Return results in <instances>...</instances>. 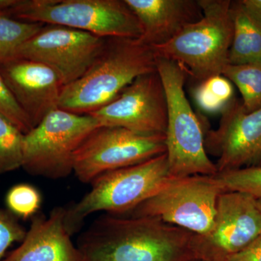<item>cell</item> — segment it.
Wrapping results in <instances>:
<instances>
[{
    "label": "cell",
    "mask_w": 261,
    "mask_h": 261,
    "mask_svg": "<svg viewBox=\"0 0 261 261\" xmlns=\"http://www.w3.org/2000/svg\"><path fill=\"white\" fill-rule=\"evenodd\" d=\"M233 37L228 63L231 65L261 63V22L242 1H231Z\"/></svg>",
    "instance_id": "cell-17"
},
{
    "label": "cell",
    "mask_w": 261,
    "mask_h": 261,
    "mask_svg": "<svg viewBox=\"0 0 261 261\" xmlns=\"http://www.w3.org/2000/svg\"><path fill=\"white\" fill-rule=\"evenodd\" d=\"M202 17L169 42L152 47L155 57L176 62L196 84L222 75L233 37L230 0H199Z\"/></svg>",
    "instance_id": "cell-3"
},
{
    "label": "cell",
    "mask_w": 261,
    "mask_h": 261,
    "mask_svg": "<svg viewBox=\"0 0 261 261\" xmlns=\"http://www.w3.org/2000/svg\"><path fill=\"white\" fill-rule=\"evenodd\" d=\"M242 3L261 22V0H242Z\"/></svg>",
    "instance_id": "cell-27"
},
{
    "label": "cell",
    "mask_w": 261,
    "mask_h": 261,
    "mask_svg": "<svg viewBox=\"0 0 261 261\" xmlns=\"http://www.w3.org/2000/svg\"><path fill=\"white\" fill-rule=\"evenodd\" d=\"M27 231L9 211L0 210V261L13 243L22 242Z\"/></svg>",
    "instance_id": "cell-25"
},
{
    "label": "cell",
    "mask_w": 261,
    "mask_h": 261,
    "mask_svg": "<svg viewBox=\"0 0 261 261\" xmlns=\"http://www.w3.org/2000/svg\"><path fill=\"white\" fill-rule=\"evenodd\" d=\"M155 70V55L150 46L139 39L106 38L88 70L63 87L58 108L91 114L112 102L137 77Z\"/></svg>",
    "instance_id": "cell-2"
},
{
    "label": "cell",
    "mask_w": 261,
    "mask_h": 261,
    "mask_svg": "<svg viewBox=\"0 0 261 261\" xmlns=\"http://www.w3.org/2000/svg\"><path fill=\"white\" fill-rule=\"evenodd\" d=\"M24 134L0 113V174L22 168Z\"/></svg>",
    "instance_id": "cell-21"
},
{
    "label": "cell",
    "mask_w": 261,
    "mask_h": 261,
    "mask_svg": "<svg viewBox=\"0 0 261 261\" xmlns=\"http://www.w3.org/2000/svg\"><path fill=\"white\" fill-rule=\"evenodd\" d=\"M106 39L69 27L44 24L20 45L13 59L30 60L47 65L64 87L88 70L102 50Z\"/></svg>",
    "instance_id": "cell-10"
},
{
    "label": "cell",
    "mask_w": 261,
    "mask_h": 261,
    "mask_svg": "<svg viewBox=\"0 0 261 261\" xmlns=\"http://www.w3.org/2000/svg\"><path fill=\"white\" fill-rule=\"evenodd\" d=\"M42 202L40 192L29 184H18L11 187L5 197L10 214L23 219L34 217L40 209Z\"/></svg>",
    "instance_id": "cell-23"
},
{
    "label": "cell",
    "mask_w": 261,
    "mask_h": 261,
    "mask_svg": "<svg viewBox=\"0 0 261 261\" xmlns=\"http://www.w3.org/2000/svg\"><path fill=\"white\" fill-rule=\"evenodd\" d=\"M195 233L145 216L106 214L77 243L81 261H192Z\"/></svg>",
    "instance_id": "cell-1"
},
{
    "label": "cell",
    "mask_w": 261,
    "mask_h": 261,
    "mask_svg": "<svg viewBox=\"0 0 261 261\" xmlns=\"http://www.w3.org/2000/svg\"><path fill=\"white\" fill-rule=\"evenodd\" d=\"M224 192L216 175L171 178L129 214L161 220L197 235L212 228L218 199Z\"/></svg>",
    "instance_id": "cell-8"
},
{
    "label": "cell",
    "mask_w": 261,
    "mask_h": 261,
    "mask_svg": "<svg viewBox=\"0 0 261 261\" xmlns=\"http://www.w3.org/2000/svg\"><path fill=\"white\" fill-rule=\"evenodd\" d=\"M222 75L238 87L247 112L261 108V63L228 64Z\"/></svg>",
    "instance_id": "cell-18"
},
{
    "label": "cell",
    "mask_w": 261,
    "mask_h": 261,
    "mask_svg": "<svg viewBox=\"0 0 261 261\" xmlns=\"http://www.w3.org/2000/svg\"><path fill=\"white\" fill-rule=\"evenodd\" d=\"M44 24L22 21L0 13V65L13 59L19 47Z\"/></svg>",
    "instance_id": "cell-19"
},
{
    "label": "cell",
    "mask_w": 261,
    "mask_h": 261,
    "mask_svg": "<svg viewBox=\"0 0 261 261\" xmlns=\"http://www.w3.org/2000/svg\"><path fill=\"white\" fill-rule=\"evenodd\" d=\"M0 113L15 125L24 135L32 129V123L16 102L0 73Z\"/></svg>",
    "instance_id": "cell-24"
},
{
    "label": "cell",
    "mask_w": 261,
    "mask_h": 261,
    "mask_svg": "<svg viewBox=\"0 0 261 261\" xmlns=\"http://www.w3.org/2000/svg\"><path fill=\"white\" fill-rule=\"evenodd\" d=\"M155 58L167 102L165 137L170 175L172 178L215 176L218 170L206 152L203 125L185 94L186 72L176 62Z\"/></svg>",
    "instance_id": "cell-4"
},
{
    "label": "cell",
    "mask_w": 261,
    "mask_h": 261,
    "mask_svg": "<svg viewBox=\"0 0 261 261\" xmlns=\"http://www.w3.org/2000/svg\"><path fill=\"white\" fill-rule=\"evenodd\" d=\"M167 154L103 173L91 182L90 190L79 202L65 207V222L70 234L80 229L94 213L123 216L153 196L171 178Z\"/></svg>",
    "instance_id": "cell-5"
},
{
    "label": "cell",
    "mask_w": 261,
    "mask_h": 261,
    "mask_svg": "<svg viewBox=\"0 0 261 261\" xmlns=\"http://www.w3.org/2000/svg\"><path fill=\"white\" fill-rule=\"evenodd\" d=\"M224 192H239L261 198V166L231 170L216 175Z\"/></svg>",
    "instance_id": "cell-22"
},
{
    "label": "cell",
    "mask_w": 261,
    "mask_h": 261,
    "mask_svg": "<svg viewBox=\"0 0 261 261\" xmlns=\"http://www.w3.org/2000/svg\"><path fill=\"white\" fill-rule=\"evenodd\" d=\"M193 95L199 108L210 113H221L234 98L232 84L223 75L196 84Z\"/></svg>",
    "instance_id": "cell-20"
},
{
    "label": "cell",
    "mask_w": 261,
    "mask_h": 261,
    "mask_svg": "<svg viewBox=\"0 0 261 261\" xmlns=\"http://www.w3.org/2000/svg\"><path fill=\"white\" fill-rule=\"evenodd\" d=\"M192 261H202L201 260H198V259H195V260H192Z\"/></svg>",
    "instance_id": "cell-30"
},
{
    "label": "cell",
    "mask_w": 261,
    "mask_h": 261,
    "mask_svg": "<svg viewBox=\"0 0 261 261\" xmlns=\"http://www.w3.org/2000/svg\"><path fill=\"white\" fill-rule=\"evenodd\" d=\"M65 211L56 207L48 216H34L21 245L3 261H81L65 226Z\"/></svg>",
    "instance_id": "cell-15"
},
{
    "label": "cell",
    "mask_w": 261,
    "mask_h": 261,
    "mask_svg": "<svg viewBox=\"0 0 261 261\" xmlns=\"http://www.w3.org/2000/svg\"><path fill=\"white\" fill-rule=\"evenodd\" d=\"M166 152L165 135H143L120 127L99 126L77 151L73 172L80 181L91 184L103 173Z\"/></svg>",
    "instance_id": "cell-9"
},
{
    "label": "cell",
    "mask_w": 261,
    "mask_h": 261,
    "mask_svg": "<svg viewBox=\"0 0 261 261\" xmlns=\"http://www.w3.org/2000/svg\"><path fill=\"white\" fill-rule=\"evenodd\" d=\"M221 113L218 128L205 133L206 152L217 158L218 173L261 166V108L247 112L233 98Z\"/></svg>",
    "instance_id": "cell-13"
},
{
    "label": "cell",
    "mask_w": 261,
    "mask_h": 261,
    "mask_svg": "<svg viewBox=\"0 0 261 261\" xmlns=\"http://www.w3.org/2000/svg\"><path fill=\"white\" fill-rule=\"evenodd\" d=\"M7 14L30 23L58 25L99 37L140 39V21L125 0H18Z\"/></svg>",
    "instance_id": "cell-6"
},
{
    "label": "cell",
    "mask_w": 261,
    "mask_h": 261,
    "mask_svg": "<svg viewBox=\"0 0 261 261\" xmlns=\"http://www.w3.org/2000/svg\"><path fill=\"white\" fill-rule=\"evenodd\" d=\"M99 126L89 115L57 108L24 135L22 168L33 176L66 178L73 172L81 145Z\"/></svg>",
    "instance_id": "cell-7"
},
{
    "label": "cell",
    "mask_w": 261,
    "mask_h": 261,
    "mask_svg": "<svg viewBox=\"0 0 261 261\" xmlns=\"http://www.w3.org/2000/svg\"><path fill=\"white\" fill-rule=\"evenodd\" d=\"M260 234L261 211L256 199L243 192H223L218 199L212 228L205 235L194 236L196 259L221 261Z\"/></svg>",
    "instance_id": "cell-11"
},
{
    "label": "cell",
    "mask_w": 261,
    "mask_h": 261,
    "mask_svg": "<svg viewBox=\"0 0 261 261\" xmlns=\"http://www.w3.org/2000/svg\"><path fill=\"white\" fill-rule=\"evenodd\" d=\"M18 0H0V13H7L18 3Z\"/></svg>",
    "instance_id": "cell-28"
},
{
    "label": "cell",
    "mask_w": 261,
    "mask_h": 261,
    "mask_svg": "<svg viewBox=\"0 0 261 261\" xmlns=\"http://www.w3.org/2000/svg\"><path fill=\"white\" fill-rule=\"evenodd\" d=\"M221 261H261V234L240 251L227 255Z\"/></svg>",
    "instance_id": "cell-26"
},
{
    "label": "cell",
    "mask_w": 261,
    "mask_h": 261,
    "mask_svg": "<svg viewBox=\"0 0 261 261\" xmlns=\"http://www.w3.org/2000/svg\"><path fill=\"white\" fill-rule=\"evenodd\" d=\"M0 73L33 128L58 108L63 86L47 65L12 59L0 65Z\"/></svg>",
    "instance_id": "cell-14"
},
{
    "label": "cell",
    "mask_w": 261,
    "mask_h": 261,
    "mask_svg": "<svg viewBox=\"0 0 261 261\" xmlns=\"http://www.w3.org/2000/svg\"><path fill=\"white\" fill-rule=\"evenodd\" d=\"M89 116L101 126L120 127L143 135H165L167 102L157 69L137 77L112 102Z\"/></svg>",
    "instance_id": "cell-12"
},
{
    "label": "cell",
    "mask_w": 261,
    "mask_h": 261,
    "mask_svg": "<svg viewBox=\"0 0 261 261\" xmlns=\"http://www.w3.org/2000/svg\"><path fill=\"white\" fill-rule=\"evenodd\" d=\"M257 206H258L259 209H260V211H261V198L257 199Z\"/></svg>",
    "instance_id": "cell-29"
},
{
    "label": "cell",
    "mask_w": 261,
    "mask_h": 261,
    "mask_svg": "<svg viewBox=\"0 0 261 261\" xmlns=\"http://www.w3.org/2000/svg\"><path fill=\"white\" fill-rule=\"evenodd\" d=\"M140 21L139 40L150 47L166 44L202 17L199 0H125Z\"/></svg>",
    "instance_id": "cell-16"
}]
</instances>
